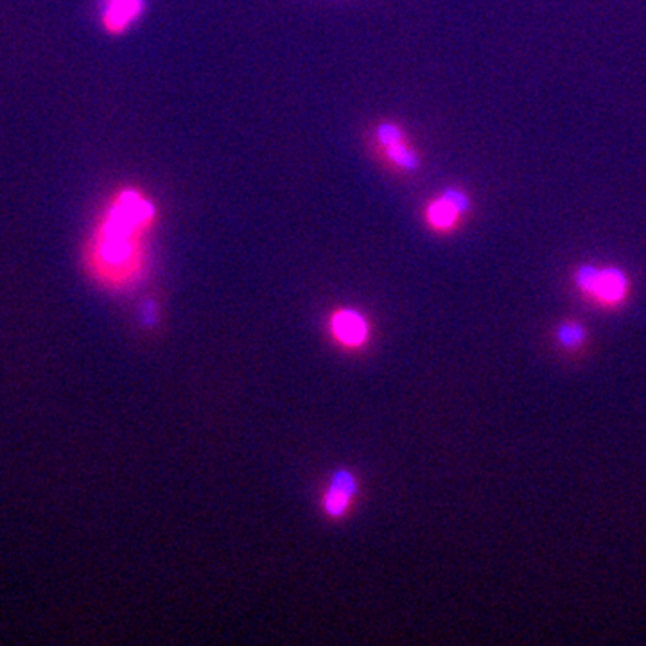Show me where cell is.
<instances>
[{
  "label": "cell",
  "instance_id": "5",
  "mask_svg": "<svg viewBox=\"0 0 646 646\" xmlns=\"http://www.w3.org/2000/svg\"><path fill=\"white\" fill-rule=\"evenodd\" d=\"M146 11V0H97L99 26L108 35H124Z\"/></svg>",
  "mask_w": 646,
  "mask_h": 646
},
{
  "label": "cell",
  "instance_id": "1",
  "mask_svg": "<svg viewBox=\"0 0 646 646\" xmlns=\"http://www.w3.org/2000/svg\"><path fill=\"white\" fill-rule=\"evenodd\" d=\"M157 219V207L140 189H121L108 201L88 241L92 275L106 284H124L142 266V239Z\"/></svg>",
  "mask_w": 646,
  "mask_h": 646
},
{
  "label": "cell",
  "instance_id": "3",
  "mask_svg": "<svg viewBox=\"0 0 646 646\" xmlns=\"http://www.w3.org/2000/svg\"><path fill=\"white\" fill-rule=\"evenodd\" d=\"M575 280L578 288L598 298L602 304H618L629 291V279L618 268L582 266L578 268Z\"/></svg>",
  "mask_w": 646,
  "mask_h": 646
},
{
  "label": "cell",
  "instance_id": "2",
  "mask_svg": "<svg viewBox=\"0 0 646 646\" xmlns=\"http://www.w3.org/2000/svg\"><path fill=\"white\" fill-rule=\"evenodd\" d=\"M377 157L397 173H415L420 166L419 153L401 126L383 123L374 131Z\"/></svg>",
  "mask_w": 646,
  "mask_h": 646
},
{
  "label": "cell",
  "instance_id": "4",
  "mask_svg": "<svg viewBox=\"0 0 646 646\" xmlns=\"http://www.w3.org/2000/svg\"><path fill=\"white\" fill-rule=\"evenodd\" d=\"M469 207H471L469 196L460 189L451 187L444 193L438 194L437 198L429 200L424 214H426L429 227L433 230L451 232L460 225V221L467 214Z\"/></svg>",
  "mask_w": 646,
  "mask_h": 646
},
{
  "label": "cell",
  "instance_id": "6",
  "mask_svg": "<svg viewBox=\"0 0 646 646\" xmlns=\"http://www.w3.org/2000/svg\"><path fill=\"white\" fill-rule=\"evenodd\" d=\"M332 329L336 332V336L347 345H359L367 336L365 322L356 313H350V311L338 313L336 318L332 320Z\"/></svg>",
  "mask_w": 646,
  "mask_h": 646
},
{
  "label": "cell",
  "instance_id": "8",
  "mask_svg": "<svg viewBox=\"0 0 646 646\" xmlns=\"http://www.w3.org/2000/svg\"><path fill=\"white\" fill-rule=\"evenodd\" d=\"M585 340V331L578 323H566L559 329V341L564 347H578Z\"/></svg>",
  "mask_w": 646,
  "mask_h": 646
},
{
  "label": "cell",
  "instance_id": "7",
  "mask_svg": "<svg viewBox=\"0 0 646 646\" xmlns=\"http://www.w3.org/2000/svg\"><path fill=\"white\" fill-rule=\"evenodd\" d=\"M352 483L349 481V476H340V480L336 481L334 489L329 492L327 496V510L331 512L332 516H340L343 510L349 505V494L352 492Z\"/></svg>",
  "mask_w": 646,
  "mask_h": 646
}]
</instances>
